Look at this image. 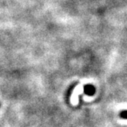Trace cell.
<instances>
[{"label":"cell","mask_w":127,"mask_h":127,"mask_svg":"<svg viewBox=\"0 0 127 127\" xmlns=\"http://www.w3.org/2000/svg\"><path fill=\"white\" fill-rule=\"evenodd\" d=\"M84 92L87 95H93L95 93V88L92 85H87L84 87Z\"/></svg>","instance_id":"1"},{"label":"cell","mask_w":127,"mask_h":127,"mask_svg":"<svg viewBox=\"0 0 127 127\" xmlns=\"http://www.w3.org/2000/svg\"><path fill=\"white\" fill-rule=\"evenodd\" d=\"M120 116L123 118V119H126L127 120V110H125V111H123L120 114Z\"/></svg>","instance_id":"2"}]
</instances>
